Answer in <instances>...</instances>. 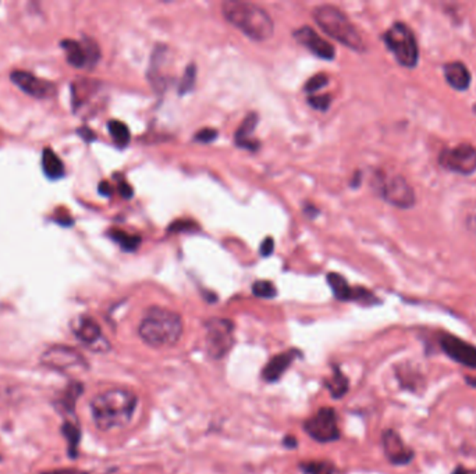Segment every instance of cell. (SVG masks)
<instances>
[{
    "label": "cell",
    "instance_id": "1",
    "mask_svg": "<svg viewBox=\"0 0 476 474\" xmlns=\"http://www.w3.org/2000/svg\"><path fill=\"white\" fill-rule=\"evenodd\" d=\"M137 395L126 388H110L92 398V420L100 431L120 430L130 425L137 410Z\"/></svg>",
    "mask_w": 476,
    "mask_h": 474
},
{
    "label": "cell",
    "instance_id": "2",
    "mask_svg": "<svg viewBox=\"0 0 476 474\" xmlns=\"http://www.w3.org/2000/svg\"><path fill=\"white\" fill-rule=\"evenodd\" d=\"M183 331L184 324L182 316L160 306L149 308L138 327L141 339L156 349L174 346L180 341Z\"/></svg>",
    "mask_w": 476,
    "mask_h": 474
},
{
    "label": "cell",
    "instance_id": "3",
    "mask_svg": "<svg viewBox=\"0 0 476 474\" xmlns=\"http://www.w3.org/2000/svg\"><path fill=\"white\" fill-rule=\"evenodd\" d=\"M221 12L231 25L254 41H266L274 32L272 17L255 3L228 0L221 5Z\"/></svg>",
    "mask_w": 476,
    "mask_h": 474
},
{
    "label": "cell",
    "instance_id": "4",
    "mask_svg": "<svg viewBox=\"0 0 476 474\" xmlns=\"http://www.w3.org/2000/svg\"><path fill=\"white\" fill-rule=\"evenodd\" d=\"M314 19L329 36L338 41L344 46L356 52H363L365 49V42L360 31L355 28V25L340 9L332 5L318 6L314 10Z\"/></svg>",
    "mask_w": 476,
    "mask_h": 474
},
{
    "label": "cell",
    "instance_id": "5",
    "mask_svg": "<svg viewBox=\"0 0 476 474\" xmlns=\"http://www.w3.org/2000/svg\"><path fill=\"white\" fill-rule=\"evenodd\" d=\"M385 43L401 66L412 69L418 63V42L411 28L404 23H396L390 27L385 34Z\"/></svg>",
    "mask_w": 476,
    "mask_h": 474
},
{
    "label": "cell",
    "instance_id": "6",
    "mask_svg": "<svg viewBox=\"0 0 476 474\" xmlns=\"http://www.w3.org/2000/svg\"><path fill=\"white\" fill-rule=\"evenodd\" d=\"M206 352L212 359H221L234 345V324L227 319L215 317L206 321Z\"/></svg>",
    "mask_w": 476,
    "mask_h": 474
},
{
    "label": "cell",
    "instance_id": "7",
    "mask_svg": "<svg viewBox=\"0 0 476 474\" xmlns=\"http://www.w3.org/2000/svg\"><path fill=\"white\" fill-rule=\"evenodd\" d=\"M39 361L45 368L61 373L80 372L87 368L83 354L74 348L66 345H53L47 348L42 352Z\"/></svg>",
    "mask_w": 476,
    "mask_h": 474
},
{
    "label": "cell",
    "instance_id": "8",
    "mask_svg": "<svg viewBox=\"0 0 476 474\" xmlns=\"http://www.w3.org/2000/svg\"><path fill=\"white\" fill-rule=\"evenodd\" d=\"M305 433L318 442H334L340 438L337 413L332 407L319 409L304 423Z\"/></svg>",
    "mask_w": 476,
    "mask_h": 474
},
{
    "label": "cell",
    "instance_id": "9",
    "mask_svg": "<svg viewBox=\"0 0 476 474\" xmlns=\"http://www.w3.org/2000/svg\"><path fill=\"white\" fill-rule=\"evenodd\" d=\"M378 190L386 202H389L397 207L408 209L415 202L412 188L400 175L379 177Z\"/></svg>",
    "mask_w": 476,
    "mask_h": 474
},
{
    "label": "cell",
    "instance_id": "10",
    "mask_svg": "<svg viewBox=\"0 0 476 474\" xmlns=\"http://www.w3.org/2000/svg\"><path fill=\"white\" fill-rule=\"evenodd\" d=\"M439 161L446 170L468 175L476 171V149L472 145L461 144L455 148L443 150Z\"/></svg>",
    "mask_w": 476,
    "mask_h": 474
},
{
    "label": "cell",
    "instance_id": "11",
    "mask_svg": "<svg viewBox=\"0 0 476 474\" xmlns=\"http://www.w3.org/2000/svg\"><path fill=\"white\" fill-rule=\"evenodd\" d=\"M439 345L451 361L476 370V346L451 334H440Z\"/></svg>",
    "mask_w": 476,
    "mask_h": 474
},
{
    "label": "cell",
    "instance_id": "12",
    "mask_svg": "<svg viewBox=\"0 0 476 474\" xmlns=\"http://www.w3.org/2000/svg\"><path fill=\"white\" fill-rule=\"evenodd\" d=\"M326 278L334 296L338 301H345V302L352 301V302H361L365 305H374V304H378L379 301L372 292H369L365 288H352L347 282V280L337 273H330L327 274Z\"/></svg>",
    "mask_w": 476,
    "mask_h": 474
},
{
    "label": "cell",
    "instance_id": "13",
    "mask_svg": "<svg viewBox=\"0 0 476 474\" xmlns=\"http://www.w3.org/2000/svg\"><path fill=\"white\" fill-rule=\"evenodd\" d=\"M62 47L66 50L67 62L77 69L94 66L99 58V49L94 42L81 43L76 41H63Z\"/></svg>",
    "mask_w": 476,
    "mask_h": 474
},
{
    "label": "cell",
    "instance_id": "14",
    "mask_svg": "<svg viewBox=\"0 0 476 474\" xmlns=\"http://www.w3.org/2000/svg\"><path fill=\"white\" fill-rule=\"evenodd\" d=\"M292 36L296 39V42L305 46L315 56L325 58V60H333L334 56H336V49L333 47V45H330L327 41H325L311 27H301L300 30L294 31Z\"/></svg>",
    "mask_w": 476,
    "mask_h": 474
},
{
    "label": "cell",
    "instance_id": "15",
    "mask_svg": "<svg viewBox=\"0 0 476 474\" xmlns=\"http://www.w3.org/2000/svg\"><path fill=\"white\" fill-rule=\"evenodd\" d=\"M383 451L387 460L396 466H404L413 459V451L405 445L402 438L394 430H386L382 436Z\"/></svg>",
    "mask_w": 476,
    "mask_h": 474
},
{
    "label": "cell",
    "instance_id": "16",
    "mask_svg": "<svg viewBox=\"0 0 476 474\" xmlns=\"http://www.w3.org/2000/svg\"><path fill=\"white\" fill-rule=\"evenodd\" d=\"M77 339L92 349H105V342L100 326L89 316L77 317L72 326Z\"/></svg>",
    "mask_w": 476,
    "mask_h": 474
},
{
    "label": "cell",
    "instance_id": "17",
    "mask_svg": "<svg viewBox=\"0 0 476 474\" xmlns=\"http://www.w3.org/2000/svg\"><path fill=\"white\" fill-rule=\"evenodd\" d=\"M12 81L25 93L36 98V99H43L47 98L49 95L53 93V84L46 81V80H41L36 76L27 73V71H14L10 76Z\"/></svg>",
    "mask_w": 476,
    "mask_h": 474
},
{
    "label": "cell",
    "instance_id": "18",
    "mask_svg": "<svg viewBox=\"0 0 476 474\" xmlns=\"http://www.w3.org/2000/svg\"><path fill=\"white\" fill-rule=\"evenodd\" d=\"M296 354H300L299 349H288L287 352L279 353L276 357H273L262 370L263 380L268 383L277 381L291 366Z\"/></svg>",
    "mask_w": 476,
    "mask_h": 474
},
{
    "label": "cell",
    "instance_id": "19",
    "mask_svg": "<svg viewBox=\"0 0 476 474\" xmlns=\"http://www.w3.org/2000/svg\"><path fill=\"white\" fill-rule=\"evenodd\" d=\"M258 126V114L257 113H250L246 118H244V122L241 123L240 128L237 130L235 133V144L237 146H241V148H246V149H257L259 145H258V141L252 139V134L255 131Z\"/></svg>",
    "mask_w": 476,
    "mask_h": 474
},
{
    "label": "cell",
    "instance_id": "20",
    "mask_svg": "<svg viewBox=\"0 0 476 474\" xmlns=\"http://www.w3.org/2000/svg\"><path fill=\"white\" fill-rule=\"evenodd\" d=\"M444 76L447 82L457 91H465L470 84L469 70L459 62L447 63L444 66Z\"/></svg>",
    "mask_w": 476,
    "mask_h": 474
},
{
    "label": "cell",
    "instance_id": "21",
    "mask_svg": "<svg viewBox=\"0 0 476 474\" xmlns=\"http://www.w3.org/2000/svg\"><path fill=\"white\" fill-rule=\"evenodd\" d=\"M42 170L50 180H58L65 175V166L52 149H45L42 152Z\"/></svg>",
    "mask_w": 476,
    "mask_h": 474
},
{
    "label": "cell",
    "instance_id": "22",
    "mask_svg": "<svg viewBox=\"0 0 476 474\" xmlns=\"http://www.w3.org/2000/svg\"><path fill=\"white\" fill-rule=\"evenodd\" d=\"M325 387L332 394V396L337 399V398H343L347 394L349 384L344 373L338 368H334L332 377L325 380Z\"/></svg>",
    "mask_w": 476,
    "mask_h": 474
},
{
    "label": "cell",
    "instance_id": "23",
    "mask_svg": "<svg viewBox=\"0 0 476 474\" xmlns=\"http://www.w3.org/2000/svg\"><path fill=\"white\" fill-rule=\"evenodd\" d=\"M111 238L120 245L125 251H129V252H133L136 251L140 244H141V238L137 235H131V234H127L125 231H120V229H113L110 231L109 234Z\"/></svg>",
    "mask_w": 476,
    "mask_h": 474
},
{
    "label": "cell",
    "instance_id": "24",
    "mask_svg": "<svg viewBox=\"0 0 476 474\" xmlns=\"http://www.w3.org/2000/svg\"><path fill=\"white\" fill-rule=\"evenodd\" d=\"M107 128H109V133H110L111 138L114 139V142L117 145H120V146L129 145V142L131 139V134H130L129 127L125 123L117 122V120H111V122H109Z\"/></svg>",
    "mask_w": 476,
    "mask_h": 474
},
{
    "label": "cell",
    "instance_id": "25",
    "mask_svg": "<svg viewBox=\"0 0 476 474\" xmlns=\"http://www.w3.org/2000/svg\"><path fill=\"white\" fill-rule=\"evenodd\" d=\"M303 474H334V467L332 463L325 460H311L301 463Z\"/></svg>",
    "mask_w": 476,
    "mask_h": 474
},
{
    "label": "cell",
    "instance_id": "26",
    "mask_svg": "<svg viewBox=\"0 0 476 474\" xmlns=\"http://www.w3.org/2000/svg\"><path fill=\"white\" fill-rule=\"evenodd\" d=\"M252 292L255 296H259V298H265V300H272L277 295V289L274 286L273 282L262 280V281H257L252 285Z\"/></svg>",
    "mask_w": 476,
    "mask_h": 474
},
{
    "label": "cell",
    "instance_id": "27",
    "mask_svg": "<svg viewBox=\"0 0 476 474\" xmlns=\"http://www.w3.org/2000/svg\"><path fill=\"white\" fill-rule=\"evenodd\" d=\"M63 433H65V437H66L67 444H69V451L74 456L76 455V449H77L78 442H80V429H78L77 425L67 422L63 426Z\"/></svg>",
    "mask_w": 476,
    "mask_h": 474
},
{
    "label": "cell",
    "instance_id": "28",
    "mask_svg": "<svg viewBox=\"0 0 476 474\" xmlns=\"http://www.w3.org/2000/svg\"><path fill=\"white\" fill-rule=\"evenodd\" d=\"M195 80H197V67L191 65L187 67V70L184 73V77H183V81L180 85V95L190 92L195 85Z\"/></svg>",
    "mask_w": 476,
    "mask_h": 474
},
{
    "label": "cell",
    "instance_id": "29",
    "mask_svg": "<svg viewBox=\"0 0 476 474\" xmlns=\"http://www.w3.org/2000/svg\"><path fill=\"white\" fill-rule=\"evenodd\" d=\"M329 82V78L325 74H318V76H314L307 84H305V91L310 92V93H314L319 89H322L326 84Z\"/></svg>",
    "mask_w": 476,
    "mask_h": 474
},
{
    "label": "cell",
    "instance_id": "30",
    "mask_svg": "<svg viewBox=\"0 0 476 474\" xmlns=\"http://www.w3.org/2000/svg\"><path fill=\"white\" fill-rule=\"evenodd\" d=\"M308 103L316 109V110H322V111H326L329 107H330V103H332V98L329 95H322V96H311L308 99Z\"/></svg>",
    "mask_w": 476,
    "mask_h": 474
},
{
    "label": "cell",
    "instance_id": "31",
    "mask_svg": "<svg viewBox=\"0 0 476 474\" xmlns=\"http://www.w3.org/2000/svg\"><path fill=\"white\" fill-rule=\"evenodd\" d=\"M217 138V131L216 130H212V128H205V130H201L197 133L195 135V139L198 142H202V144H210L212 141H215Z\"/></svg>",
    "mask_w": 476,
    "mask_h": 474
},
{
    "label": "cell",
    "instance_id": "32",
    "mask_svg": "<svg viewBox=\"0 0 476 474\" xmlns=\"http://www.w3.org/2000/svg\"><path fill=\"white\" fill-rule=\"evenodd\" d=\"M273 249H274V241H273V238H270V236H268V238L263 240L259 252L263 258H268L273 253Z\"/></svg>",
    "mask_w": 476,
    "mask_h": 474
},
{
    "label": "cell",
    "instance_id": "33",
    "mask_svg": "<svg viewBox=\"0 0 476 474\" xmlns=\"http://www.w3.org/2000/svg\"><path fill=\"white\" fill-rule=\"evenodd\" d=\"M118 192H120V195H122L125 199H130V198H133V195H134L133 187H131L127 181H120V183H118Z\"/></svg>",
    "mask_w": 476,
    "mask_h": 474
},
{
    "label": "cell",
    "instance_id": "34",
    "mask_svg": "<svg viewBox=\"0 0 476 474\" xmlns=\"http://www.w3.org/2000/svg\"><path fill=\"white\" fill-rule=\"evenodd\" d=\"M45 474H84L78 470H70V469H63V470H53V471H46Z\"/></svg>",
    "mask_w": 476,
    "mask_h": 474
},
{
    "label": "cell",
    "instance_id": "35",
    "mask_svg": "<svg viewBox=\"0 0 476 474\" xmlns=\"http://www.w3.org/2000/svg\"><path fill=\"white\" fill-rule=\"evenodd\" d=\"M99 192L102 194V195H106V196H109L110 195V185L107 184V183H100V185H99Z\"/></svg>",
    "mask_w": 476,
    "mask_h": 474
},
{
    "label": "cell",
    "instance_id": "36",
    "mask_svg": "<svg viewBox=\"0 0 476 474\" xmlns=\"http://www.w3.org/2000/svg\"><path fill=\"white\" fill-rule=\"evenodd\" d=\"M451 474H473V471L465 469L464 466H457V467L453 470Z\"/></svg>",
    "mask_w": 476,
    "mask_h": 474
},
{
    "label": "cell",
    "instance_id": "37",
    "mask_svg": "<svg viewBox=\"0 0 476 474\" xmlns=\"http://www.w3.org/2000/svg\"><path fill=\"white\" fill-rule=\"evenodd\" d=\"M283 442H284V445H285V447H288V448H294V447H296V440H295L294 437H285Z\"/></svg>",
    "mask_w": 476,
    "mask_h": 474
},
{
    "label": "cell",
    "instance_id": "38",
    "mask_svg": "<svg viewBox=\"0 0 476 474\" xmlns=\"http://www.w3.org/2000/svg\"><path fill=\"white\" fill-rule=\"evenodd\" d=\"M465 381L470 385V387H475L476 388V379H472V377H465Z\"/></svg>",
    "mask_w": 476,
    "mask_h": 474
}]
</instances>
